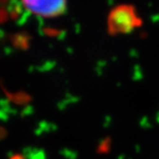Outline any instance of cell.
I'll use <instances>...</instances> for the list:
<instances>
[{"instance_id": "6da1fadb", "label": "cell", "mask_w": 159, "mask_h": 159, "mask_svg": "<svg viewBox=\"0 0 159 159\" xmlns=\"http://www.w3.org/2000/svg\"><path fill=\"white\" fill-rule=\"evenodd\" d=\"M142 25V19L136 14L132 5L123 4L113 8L107 17L109 35H125Z\"/></svg>"}, {"instance_id": "7a4b0ae2", "label": "cell", "mask_w": 159, "mask_h": 159, "mask_svg": "<svg viewBox=\"0 0 159 159\" xmlns=\"http://www.w3.org/2000/svg\"><path fill=\"white\" fill-rule=\"evenodd\" d=\"M29 11L42 17H56L63 15L67 10V0H21Z\"/></svg>"}, {"instance_id": "3957f363", "label": "cell", "mask_w": 159, "mask_h": 159, "mask_svg": "<svg viewBox=\"0 0 159 159\" xmlns=\"http://www.w3.org/2000/svg\"><path fill=\"white\" fill-rule=\"evenodd\" d=\"M7 10L10 17L16 22L17 25H24L31 15V13L22 4L21 0H12L7 7Z\"/></svg>"}, {"instance_id": "277c9868", "label": "cell", "mask_w": 159, "mask_h": 159, "mask_svg": "<svg viewBox=\"0 0 159 159\" xmlns=\"http://www.w3.org/2000/svg\"><path fill=\"white\" fill-rule=\"evenodd\" d=\"M11 45L18 51L29 50L32 42V37L27 32H18L11 35L9 38Z\"/></svg>"}, {"instance_id": "5b68a950", "label": "cell", "mask_w": 159, "mask_h": 159, "mask_svg": "<svg viewBox=\"0 0 159 159\" xmlns=\"http://www.w3.org/2000/svg\"><path fill=\"white\" fill-rule=\"evenodd\" d=\"M4 92L7 95V97L12 101L13 103L17 104V105L28 104L31 100L30 95H28L26 92H23V91H19L16 93H10L6 88H4Z\"/></svg>"}, {"instance_id": "8992f818", "label": "cell", "mask_w": 159, "mask_h": 159, "mask_svg": "<svg viewBox=\"0 0 159 159\" xmlns=\"http://www.w3.org/2000/svg\"><path fill=\"white\" fill-rule=\"evenodd\" d=\"M39 34L41 36L54 38V39H61L64 35V33L59 29L49 27V26H42V25L39 26Z\"/></svg>"}, {"instance_id": "52a82bcc", "label": "cell", "mask_w": 159, "mask_h": 159, "mask_svg": "<svg viewBox=\"0 0 159 159\" xmlns=\"http://www.w3.org/2000/svg\"><path fill=\"white\" fill-rule=\"evenodd\" d=\"M9 12L5 8H0V24H4L9 19Z\"/></svg>"}, {"instance_id": "ba28073f", "label": "cell", "mask_w": 159, "mask_h": 159, "mask_svg": "<svg viewBox=\"0 0 159 159\" xmlns=\"http://www.w3.org/2000/svg\"><path fill=\"white\" fill-rule=\"evenodd\" d=\"M150 126H151V124L147 118H143L141 120V127L142 128H150Z\"/></svg>"}, {"instance_id": "9c48e42d", "label": "cell", "mask_w": 159, "mask_h": 159, "mask_svg": "<svg viewBox=\"0 0 159 159\" xmlns=\"http://www.w3.org/2000/svg\"><path fill=\"white\" fill-rule=\"evenodd\" d=\"M12 0H0V8H7Z\"/></svg>"}, {"instance_id": "30bf717a", "label": "cell", "mask_w": 159, "mask_h": 159, "mask_svg": "<svg viewBox=\"0 0 159 159\" xmlns=\"http://www.w3.org/2000/svg\"><path fill=\"white\" fill-rule=\"evenodd\" d=\"M7 135V131L4 128L0 127V140H3Z\"/></svg>"}, {"instance_id": "8fae6325", "label": "cell", "mask_w": 159, "mask_h": 159, "mask_svg": "<svg viewBox=\"0 0 159 159\" xmlns=\"http://www.w3.org/2000/svg\"><path fill=\"white\" fill-rule=\"evenodd\" d=\"M10 159H25V157L22 155H19V154H16V155H13Z\"/></svg>"}, {"instance_id": "7c38bea8", "label": "cell", "mask_w": 159, "mask_h": 159, "mask_svg": "<svg viewBox=\"0 0 159 159\" xmlns=\"http://www.w3.org/2000/svg\"><path fill=\"white\" fill-rule=\"evenodd\" d=\"M4 35H5V33H4V31L0 28V41H1L2 39H3V38H4Z\"/></svg>"}, {"instance_id": "4fadbf2b", "label": "cell", "mask_w": 159, "mask_h": 159, "mask_svg": "<svg viewBox=\"0 0 159 159\" xmlns=\"http://www.w3.org/2000/svg\"><path fill=\"white\" fill-rule=\"evenodd\" d=\"M156 121L159 123V112H158V114H157V116H156Z\"/></svg>"}]
</instances>
